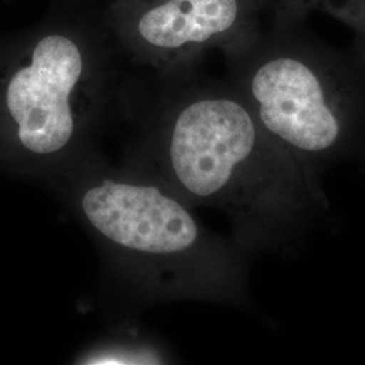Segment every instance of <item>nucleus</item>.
Instances as JSON below:
<instances>
[{
  "label": "nucleus",
  "mask_w": 365,
  "mask_h": 365,
  "mask_svg": "<svg viewBox=\"0 0 365 365\" xmlns=\"http://www.w3.org/2000/svg\"><path fill=\"white\" fill-rule=\"evenodd\" d=\"M123 164L165 184L191 207L222 211L241 248L276 244L318 197L310 168L262 130L238 92L190 98Z\"/></svg>",
  "instance_id": "nucleus-1"
},
{
  "label": "nucleus",
  "mask_w": 365,
  "mask_h": 365,
  "mask_svg": "<svg viewBox=\"0 0 365 365\" xmlns=\"http://www.w3.org/2000/svg\"><path fill=\"white\" fill-rule=\"evenodd\" d=\"M101 249L106 268L141 303L245 297L244 264L165 184L101 153L49 182Z\"/></svg>",
  "instance_id": "nucleus-2"
},
{
  "label": "nucleus",
  "mask_w": 365,
  "mask_h": 365,
  "mask_svg": "<svg viewBox=\"0 0 365 365\" xmlns=\"http://www.w3.org/2000/svg\"><path fill=\"white\" fill-rule=\"evenodd\" d=\"M238 93L276 144L309 168L365 141V60L279 25Z\"/></svg>",
  "instance_id": "nucleus-3"
},
{
  "label": "nucleus",
  "mask_w": 365,
  "mask_h": 365,
  "mask_svg": "<svg viewBox=\"0 0 365 365\" xmlns=\"http://www.w3.org/2000/svg\"><path fill=\"white\" fill-rule=\"evenodd\" d=\"M22 54L0 66V167L51 182L99 153L75 105L86 63L60 34Z\"/></svg>",
  "instance_id": "nucleus-4"
},
{
  "label": "nucleus",
  "mask_w": 365,
  "mask_h": 365,
  "mask_svg": "<svg viewBox=\"0 0 365 365\" xmlns=\"http://www.w3.org/2000/svg\"><path fill=\"white\" fill-rule=\"evenodd\" d=\"M244 14L241 0H168L143 15L138 31L158 49L203 46L235 34Z\"/></svg>",
  "instance_id": "nucleus-5"
},
{
  "label": "nucleus",
  "mask_w": 365,
  "mask_h": 365,
  "mask_svg": "<svg viewBox=\"0 0 365 365\" xmlns=\"http://www.w3.org/2000/svg\"><path fill=\"white\" fill-rule=\"evenodd\" d=\"M164 344L135 331H118L92 342L75 357V364L156 365L170 363Z\"/></svg>",
  "instance_id": "nucleus-6"
},
{
  "label": "nucleus",
  "mask_w": 365,
  "mask_h": 365,
  "mask_svg": "<svg viewBox=\"0 0 365 365\" xmlns=\"http://www.w3.org/2000/svg\"><path fill=\"white\" fill-rule=\"evenodd\" d=\"M279 25L299 26L310 14H327L351 30L357 53L365 60V0H274Z\"/></svg>",
  "instance_id": "nucleus-7"
}]
</instances>
